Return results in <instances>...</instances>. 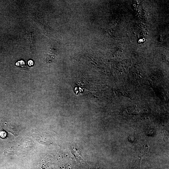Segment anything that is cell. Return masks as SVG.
<instances>
[{"label":"cell","mask_w":169,"mask_h":169,"mask_svg":"<svg viewBox=\"0 0 169 169\" xmlns=\"http://www.w3.org/2000/svg\"><path fill=\"white\" fill-rule=\"evenodd\" d=\"M16 65L18 66L19 67L21 68L22 69H25L26 68L25 62L23 61L18 62L16 63Z\"/></svg>","instance_id":"obj_1"},{"label":"cell","mask_w":169,"mask_h":169,"mask_svg":"<svg viewBox=\"0 0 169 169\" xmlns=\"http://www.w3.org/2000/svg\"><path fill=\"white\" fill-rule=\"evenodd\" d=\"M28 64L29 65L32 66L33 65V62L32 61L30 60L28 61Z\"/></svg>","instance_id":"obj_2"}]
</instances>
